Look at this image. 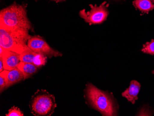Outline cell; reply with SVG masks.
<instances>
[{"label":"cell","mask_w":154,"mask_h":116,"mask_svg":"<svg viewBox=\"0 0 154 116\" xmlns=\"http://www.w3.org/2000/svg\"><path fill=\"white\" fill-rule=\"evenodd\" d=\"M27 4L14 2L0 12V26L10 29L32 28V23L27 15Z\"/></svg>","instance_id":"1"},{"label":"cell","mask_w":154,"mask_h":116,"mask_svg":"<svg viewBox=\"0 0 154 116\" xmlns=\"http://www.w3.org/2000/svg\"><path fill=\"white\" fill-rule=\"evenodd\" d=\"M86 94L90 105L103 116H117V104L111 94L101 90L91 83L86 86Z\"/></svg>","instance_id":"2"},{"label":"cell","mask_w":154,"mask_h":116,"mask_svg":"<svg viewBox=\"0 0 154 116\" xmlns=\"http://www.w3.org/2000/svg\"><path fill=\"white\" fill-rule=\"evenodd\" d=\"M31 37L27 29H10L0 26V46L8 51L20 54L30 51L27 42Z\"/></svg>","instance_id":"3"},{"label":"cell","mask_w":154,"mask_h":116,"mask_svg":"<svg viewBox=\"0 0 154 116\" xmlns=\"http://www.w3.org/2000/svg\"><path fill=\"white\" fill-rule=\"evenodd\" d=\"M57 107L54 95L44 89H38L32 96L29 103L31 112L36 116H51Z\"/></svg>","instance_id":"4"},{"label":"cell","mask_w":154,"mask_h":116,"mask_svg":"<svg viewBox=\"0 0 154 116\" xmlns=\"http://www.w3.org/2000/svg\"><path fill=\"white\" fill-rule=\"evenodd\" d=\"M108 6L106 2H104L99 6L91 4V10L86 11L85 9H83L79 12V15L90 25L101 24L106 20L109 15L107 8Z\"/></svg>","instance_id":"5"},{"label":"cell","mask_w":154,"mask_h":116,"mask_svg":"<svg viewBox=\"0 0 154 116\" xmlns=\"http://www.w3.org/2000/svg\"><path fill=\"white\" fill-rule=\"evenodd\" d=\"M27 45L33 52L43 55L48 58L61 57L62 56L61 53L52 48L40 36L31 37L28 41Z\"/></svg>","instance_id":"6"},{"label":"cell","mask_w":154,"mask_h":116,"mask_svg":"<svg viewBox=\"0 0 154 116\" xmlns=\"http://www.w3.org/2000/svg\"><path fill=\"white\" fill-rule=\"evenodd\" d=\"M0 58L3 61L4 70L7 71H12L17 68L20 62V54L6 50Z\"/></svg>","instance_id":"7"},{"label":"cell","mask_w":154,"mask_h":116,"mask_svg":"<svg viewBox=\"0 0 154 116\" xmlns=\"http://www.w3.org/2000/svg\"><path fill=\"white\" fill-rule=\"evenodd\" d=\"M6 80L7 88L24 80V74L18 67L12 71L4 70L2 72Z\"/></svg>","instance_id":"8"},{"label":"cell","mask_w":154,"mask_h":116,"mask_svg":"<svg viewBox=\"0 0 154 116\" xmlns=\"http://www.w3.org/2000/svg\"><path fill=\"white\" fill-rule=\"evenodd\" d=\"M140 84L138 81L131 80L129 87L122 93V96L127 99L132 104H134L136 101L138 99L137 95L140 91Z\"/></svg>","instance_id":"9"},{"label":"cell","mask_w":154,"mask_h":116,"mask_svg":"<svg viewBox=\"0 0 154 116\" xmlns=\"http://www.w3.org/2000/svg\"><path fill=\"white\" fill-rule=\"evenodd\" d=\"M18 68L24 74V80L29 78L38 71V68L34 64L20 62Z\"/></svg>","instance_id":"10"},{"label":"cell","mask_w":154,"mask_h":116,"mask_svg":"<svg viewBox=\"0 0 154 116\" xmlns=\"http://www.w3.org/2000/svg\"><path fill=\"white\" fill-rule=\"evenodd\" d=\"M134 6L143 13H148L154 8V0H134Z\"/></svg>","instance_id":"11"},{"label":"cell","mask_w":154,"mask_h":116,"mask_svg":"<svg viewBox=\"0 0 154 116\" xmlns=\"http://www.w3.org/2000/svg\"><path fill=\"white\" fill-rule=\"evenodd\" d=\"M37 54L31 50L24 52L20 54V60L25 63L33 64L34 59Z\"/></svg>","instance_id":"12"},{"label":"cell","mask_w":154,"mask_h":116,"mask_svg":"<svg viewBox=\"0 0 154 116\" xmlns=\"http://www.w3.org/2000/svg\"><path fill=\"white\" fill-rule=\"evenodd\" d=\"M48 57L41 54L37 53L34 59L33 64L38 67H41L45 65L47 63V58Z\"/></svg>","instance_id":"13"},{"label":"cell","mask_w":154,"mask_h":116,"mask_svg":"<svg viewBox=\"0 0 154 116\" xmlns=\"http://www.w3.org/2000/svg\"><path fill=\"white\" fill-rule=\"evenodd\" d=\"M142 52L144 53L154 55V40H152L150 42H147L143 45Z\"/></svg>","instance_id":"14"},{"label":"cell","mask_w":154,"mask_h":116,"mask_svg":"<svg viewBox=\"0 0 154 116\" xmlns=\"http://www.w3.org/2000/svg\"><path fill=\"white\" fill-rule=\"evenodd\" d=\"M6 116H23L24 113L21 111L18 107L13 106L9 109L8 113L6 114Z\"/></svg>","instance_id":"15"},{"label":"cell","mask_w":154,"mask_h":116,"mask_svg":"<svg viewBox=\"0 0 154 116\" xmlns=\"http://www.w3.org/2000/svg\"><path fill=\"white\" fill-rule=\"evenodd\" d=\"M7 88L5 77L2 73H0V92L2 93V92Z\"/></svg>","instance_id":"16"},{"label":"cell","mask_w":154,"mask_h":116,"mask_svg":"<svg viewBox=\"0 0 154 116\" xmlns=\"http://www.w3.org/2000/svg\"><path fill=\"white\" fill-rule=\"evenodd\" d=\"M4 65H3V61L2 58H0V72L4 71Z\"/></svg>","instance_id":"17"},{"label":"cell","mask_w":154,"mask_h":116,"mask_svg":"<svg viewBox=\"0 0 154 116\" xmlns=\"http://www.w3.org/2000/svg\"><path fill=\"white\" fill-rule=\"evenodd\" d=\"M52 1H54L55 2H62L65 1V0H51Z\"/></svg>","instance_id":"18"},{"label":"cell","mask_w":154,"mask_h":116,"mask_svg":"<svg viewBox=\"0 0 154 116\" xmlns=\"http://www.w3.org/2000/svg\"><path fill=\"white\" fill-rule=\"evenodd\" d=\"M110 1H112L114 2H119L122 1H123V0H110Z\"/></svg>","instance_id":"19"},{"label":"cell","mask_w":154,"mask_h":116,"mask_svg":"<svg viewBox=\"0 0 154 116\" xmlns=\"http://www.w3.org/2000/svg\"><path fill=\"white\" fill-rule=\"evenodd\" d=\"M152 73H153V74H154V71H152Z\"/></svg>","instance_id":"20"}]
</instances>
